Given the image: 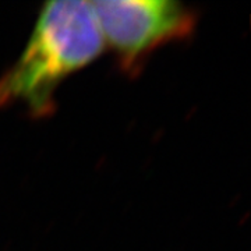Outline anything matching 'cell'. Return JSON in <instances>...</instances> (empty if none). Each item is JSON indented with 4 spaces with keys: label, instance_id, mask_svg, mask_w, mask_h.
Here are the masks:
<instances>
[{
    "label": "cell",
    "instance_id": "1",
    "mask_svg": "<svg viewBox=\"0 0 251 251\" xmlns=\"http://www.w3.org/2000/svg\"><path fill=\"white\" fill-rule=\"evenodd\" d=\"M105 42L90 1H46L24 50L0 75V109L24 106L32 119L56 110V91L94 63Z\"/></svg>",
    "mask_w": 251,
    "mask_h": 251
},
{
    "label": "cell",
    "instance_id": "2",
    "mask_svg": "<svg viewBox=\"0 0 251 251\" xmlns=\"http://www.w3.org/2000/svg\"><path fill=\"white\" fill-rule=\"evenodd\" d=\"M105 45L117 67L137 77L156 50L191 38L198 13L176 0H97L90 1Z\"/></svg>",
    "mask_w": 251,
    "mask_h": 251
}]
</instances>
